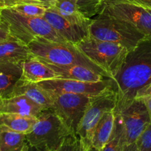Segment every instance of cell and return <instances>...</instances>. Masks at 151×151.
Here are the masks:
<instances>
[{"mask_svg":"<svg viewBox=\"0 0 151 151\" xmlns=\"http://www.w3.org/2000/svg\"><path fill=\"white\" fill-rule=\"evenodd\" d=\"M111 80L117 94L114 114H119L134 101L140 89L151 83V38H146L128 52Z\"/></svg>","mask_w":151,"mask_h":151,"instance_id":"6da1fadb","label":"cell"},{"mask_svg":"<svg viewBox=\"0 0 151 151\" xmlns=\"http://www.w3.org/2000/svg\"><path fill=\"white\" fill-rule=\"evenodd\" d=\"M32 55L54 65H80L108 78L106 72L70 43H60L37 37L28 44Z\"/></svg>","mask_w":151,"mask_h":151,"instance_id":"7a4b0ae2","label":"cell"},{"mask_svg":"<svg viewBox=\"0 0 151 151\" xmlns=\"http://www.w3.org/2000/svg\"><path fill=\"white\" fill-rule=\"evenodd\" d=\"M1 14L10 35L27 45L37 37L69 43L44 18L29 17L11 8H1Z\"/></svg>","mask_w":151,"mask_h":151,"instance_id":"3957f363","label":"cell"},{"mask_svg":"<svg viewBox=\"0 0 151 151\" xmlns=\"http://www.w3.org/2000/svg\"><path fill=\"white\" fill-rule=\"evenodd\" d=\"M71 134H74L52 109L42 111L33 128L27 134L29 145L41 151H55Z\"/></svg>","mask_w":151,"mask_h":151,"instance_id":"277c9868","label":"cell"},{"mask_svg":"<svg viewBox=\"0 0 151 151\" xmlns=\"http://www.w3.org/2000/svg\"><path fill=\"white\" fill-rule=\"evenodd\" d=\"M88 27V35L98 40L119 44L129 51L147 37L126 21L105 15H97Z\"/></svg>","mask_w":151,"mask_h":151,"instance_id":"5b68a950","label":"cell"},{"mask_svg":"<svg viewBox=\"0 0 151 151\" xmlns=\"http://www.w3.org/2000/svg\"><path fill=\"white\" fill-rule=\"evenodd\" d=\"M75 46L111 79L116 75L129 52L120 44L101 41L88 35Z\"/></svg>","mask_w":151,"mask_h":151,"instance_id":"8992f818","label":"cell"},{"mask_svg":"<svg viewBox=\"0 0 151 151\" xmlns=\"http://www.w3.org/2000/svg\"><path fill=\"white\" fill-rule=\"evenodd\" d=\"M117 103V94L109 89L98 95L93 96L77 131V136L83 150L91 147L94 130L103 115L109 111H114Z\"/></svg>","mask_w":151,"mask_h":151,"instance_id":"52a82bcc","label":"cell"},{"mask_svg":"<svg viewBox=\"0 0 151 151\" xmlns=\"http://www.w3.org/2000/svg\"><path fill=\"white\" fill-rule=\"evenodd\" d=\"M98 15L126 21L147 38H151V10L127 0H111L103 6Z\"/></svg>","mask_w":151,"mask_h":151,"instance_id":"ba28073f","label":"cell"},{"mask_svg":"<svg viewBox=\"0 0 151 151\" xmlns=\"http://www.w3.org/2000/svg\"><path fill=\"white\" fill-rule=\"evenodd\" d=\"M52 94L54 103L52 109L71 131L77 135L80 122L93 96L71 93Z\"/></svg>","mask_w":151,"mask_h":151,"instance_id":"9c48e42d","label":"cell"},{"mask_svg":"<svg viewBox=\"0 0 151 151\" xmlns=\"http://www.w3.org/2000/svg\"><path fill=\"white\" fill-rule=\"evenodd\" d=\"M43 88L52 94H86L95 96L102 94L109 89H114V84L111 78L104 79L99 82H85L76 80L55 78L38 83Z\"/></svg>","mask_w":151,"mask_h":151,"instance_id":"30bf717a","label":"cell"},{"mask_svg":"<svg viewBox=\"0 0 151 151\" xmlns=\"http://www.w3.org/2000/svg\"><path fill=\"white\" fill-rule=\"evenodd\" d=\"M123 122L126 134L127 145L135 143L151 124L147 109L140 99L135 98L127 108L119 114Z\"/></svg>","mask_w":151,"mask_h":151,"instance_id":"8fae6325","label":"cell"},{"mask_svg":"<svg viewBox=\"0 0 151 151\" xmlns=\"http://www.w3.org/2000/svg\"><path fill=\"white\" fill-rule=\"evenodd\" d=\"M43 18L60 36L74 45H76L88 35V29L69 22L52 7L47 9Z\"/></svg>","mask_w":151,"mask_h":151,"instance_id":"7c38bea8","label":"cell"},{"mask_svg":"<svg viewBox=\"0 0 151 151\" xmlns=\"http://www.w3.org/2000/svg\"><path fill=\"white\" fill-rule=\"evenodd\" d=\"M44 108L24 95L3 99L0 103V114H15L27 117L38 118Z\"/></svg>","mask_w":151,"mask_h":151,"instance_id":"4fadbf2b","label":"cell"},{"mask_svg":"<svg viewBox=\"0 0 151 151\" xmlns=\"http://www.w3.org/2000/svg\"><path fill=\"white\" fill-rule=\"evenodd\" d=\"M19 95L26 96L44 109H52L54 103V96L50 91L43 88L36 83L22 79L16 83L10 97Z\"/></svg>","mask_w":151,"mask_h":151,"instance_id":"5bb4252c","label":"cell"},{"mask_svg":"<svg viewBox=\"0 0 151 151\" xmlns=\"http://www.w3.org/2000/svg\"><path fill=\"white\" fill-rule=\"evenodd\" d=\"M55 78H59L58 75L43 60L32 55L22 62V80L38 83Z\"/></svg>","mask_w":151,"mask_h":151,"instance_id":"9a60e30c","label":"cell"},{"mask_svg":"<svg viewBox=\"0 0 151 151\" xmlns=\"http://www.w3.org/2000/svg\"><path fill=\"white\" fill-rule=\"evenodd\" d=\"M46 64L58 75L59 78L62 79L76 80L85 82H99L108 78L89 68L80 65H54L48 63H46Z\"/></svg>","mask_w":151,"mask_h":151,"instance_id":"2e32d148","label":"cell"},{"mask_svg":"<svg viewBox=\"0 0 151 151\" xmlns=\"http://www.w3.org/2000/svg\"><path fill=\"white\" fill-rule=\"evenodd\" d=\"M31 56L29 46L12 35L0 43V62L22 63Z\"/></svg>","mask_w":151,"mask_h":151,"instance_id":"e0dca14e","label":"cell"},{"mask_svg":"<svg viewBox=\"0 0 151 151\" xmlns=\"http://www.w3.org/2000/svg\"><path fill=\"white\" fill-rule=\"evenodd\" d=\"M22 75V63L0 62V95L3 99L11 96Z\"/></svg>","mask_w":151,"mask_h":151,"instance_id":"ac0fdd59","label":"cell"},{"mask_svg":"<svg viewBox=\"0 0 151 151\" xmlns=\"http://www.w3.org/2000/svg\"><path fill=\"white\" fill-rule=\"evenodd\" d=\"M37 118L27 117L15 114H0V132L27 134L33 128Z\"/></svg>","mask_w":151,"mask_h":151,"instance_id":"d6986e66","label":"cell"},{"mask_svg":"<svg viewBox=\"0 0 151 151\" xmlns=\"http://www.w3.org/2000/svg\"><path fill=\"white\" fill-rule=\"evenodd\" d=\"M51 7L69 22L88 29L92 19L86 17L79 11L77 0H55V4Z\"/></svg>","mask_w":151,"mask_h":151,"instance_id":"ffe728a7","label":"cell"},{"mask_svg":"<svg viewBox=\"0 0 151 151\" xmlns=\"http://www.w3.org/2000/svg\"><path fill=\"white\" fill-rule=\"evenodd\" d=\"M114 111H106L96 126L91 146L101 151L111 136L114 128Z\"/></svg>","mask_w":151,"mask_h":151,"instance_id":"44dd1931","label":"cell"},{"mask_svg":"<svg viewBox=\"0 0 151 151\" xmlns=\"http://www.w3.org/2000/svg\"><path fill=\"white\" fill-rule=\"evenodd\" d=\"M29 148L27 134L0 132V151H28Z\"/></svg>","mask_w":151,"mask_h":151,"instance_id":"7402d4cb","label":"cell"},{"mask_svg":"<svg viewBox=\"0 0 151 151\" xmlns=\"http://www.w3.org/2000/svg\"><path fill=\"white\" fill-rule=\"evenodd\" d=\"M126 145V134L123 122L119 114H115L113 132L101 151H122Z\"/></svg>","mask_w":151,"mask_h":151,"instance_id":"603a6c76","label":"cell"},{"mask_svg":"<svg viewBox=\"0 0 151 151\" xmlns=\"http://www.w3.org/2000/svg\"><path fill=\"white\" fill-rule=\"evenodd\" d=\"M111 0H77L79 11L84 16L91 19L98 15L103 6Z\"/></svg>","mask_w":151,"mask_h":151,"instance_id":"cb8c5ba5","label":"cell"},{"mask_svg":"<svg viewBox=\"0 0 151 151\" xmlns=\"http://www.w3.org/2000/svg\"><path fill=\"white\" fill-rule=\"evenodd\" d=\"M11 9L19 12L21 14L29 16V17L43 18L47 8L43 6L37 5V4H26L15 6V7H11Z\"/></svg>","mask_w":151,"mask_h":151,"instance_id":"d4e9b609","label":"cell"},{"mask_svg":"<svg viewBox=\"0 0 151 151\" xmlns=\"http://www.w3.org/2000/svg\"><path fill=\"white\" fill-rule=\"evenodd\" d=\"M55 0H0L2 8H11L21 4H37L43 6L46 8H50L55 4Z\"/></svg>","mask_w":151,"mask_h":151,"instance_id":"484cf974","label":"cell"},{"mask_svg":"<svg viewBox=\"0 0 151 151\" xmlns=\"http://www.w3.org/2000/svg\"><path fill=\"white\" fill-rule=\"evenodd\" d=\"M82 149L79 137L75 134H71L55 151H81Z\"/></svg>","mask_w":151,"mask_h":151,"instance_id":"4316f807","label":"cell"},{"mask_svg":"<svg viewBox=\"0 0 151 151\" xmlns=\"http://www.w3.org/2000/svg\"><path fill=\"white\" fill-rule=\"evenodd\" d=\"M136 143L139 151H151V124L145 130Z\"/></svg>","mask_w":151,"mask_h":151,"instance_id":"83f0119b","label":"cell"},{"mask_svg":"<svg viewBox=\"0 0 151 151\" xmlns=\"http://www.w3.org/2000/svg\"><path fill=\"white\" fill-rule=\"evenodd\" d=\"M135 98L140 99L145 103L151 120V83L140 89L137 92Z\"/></svg>","mask_w":151,"mask_h":151,"instance_id":"f1b7e54d","label":"cell"},{"mask_svg":"<svg viewBox=\"0 0 151 151\" xmlns=\"http://www.w3.org/2000/svg\"><path fill=\"white\" fill-rule=\"evenodd\" d=\"M143 7L151 10V0H127Z\"/></svg>","mask_w":151,"mask_h":151,"instance_id":"f546056e","label":"cell"},{"mask_svg":"<svg viewBox=\"0 0 151 151\" xmlns=\"http://www.w3.org/2000/svg\"><path fill=\"white\" fill-rule=\"evenodd\" d=\"M10 36H11V35L9 32L8 29L0 28V43L8 39Z\"/></svg>","mask_w":151,"mask_h":151,"instance_id":"4dcf8cb0","label":"cell"},{"mask_svg":"<svg viewBox=\"0 0 151 151\" xmlns=\"http://www.w3.org/2000/svg\"><path fill=\"white\" fill-rule=\"evenodd\" d=\"M122 151H139L138 147H137V143H132L130 145H126L125 148Z\"/></svg>","mask_w":151,"mask_h":151,"instance_id":"1f68e13d","label":"cell"},{"mask_svg":"<svg viewBox=\"0 0 151 151\" xmlns=\"http://www.w3.org/2000/svg\"><path fill=\"white\" fill-rule=\"evenodd\" d=\"M1 8H0V28L7 29V25H6V24L4 22V21H3V19H2V17H1Z\"/></svg>","mask_w":151,"mask_h":151,"instance_id":"d6a6232c","label":"cell"},{"mask_svg":"<svg viewBox=\"0 0 151 151\" xmlns=\"http://www.w3.org/2000/svg\"><path fill=\"white\" fill-rule=\"evenodd\" d=\"M83 151H100V150H98V149L95 148L94 147H93V146H91V147H90L88 149V150H83Z\"/></svg>","mask_w":151,"mask_h":151,"instance_id":"836d02e7","label":"cell"},{"mask_svg":"<svg viewBox=\"0 0 151 151\" xmlns=\"http://www.w3.org/2000/svg\"><path fill=\"white\" fill-rule=\"evenodd\" d=\"M28 151H41V150H39L38 149H37L36 147H32V146L29 145V150H28Z\"/></svg>","mask_w":151,"mask_h":151,"instance_id":"e575fe53","label":"cell"},{"mask_svg":"<svg viewBox=\"0 0 151 151\" xmlns=\"http://www.w3.org/2000/svg\"><path fill=\"white\" fill-rule=\"evenodd\" d=\"M2 100H3V98L1 97V95H0V103H1V101H2Z\"/></svg>","mask_w":151,"mask_h":151,"instance_id":"d590c367","label":"cell"},{"mask_svg":"<svg viewBox=\"0 0 151 151\" xmlns=\"http://www.w3.org/2000/svg\"><path fill=\"white\" fill-rule=\"evenodd\" d=\"M0 8H2V7H1V3H0Z\"/></svg>","mask_w":151,"mask_h":151,"instance_id":"8d00e7d4","label":"cell"},{"mask_svg":"<svg viewBox=\"0 0 151 151\" xmlns=\"http://www.w3.org/2000/svg\"><path fill=\"white\" fill-rule=\"evenodd\" d=\"M81 151H83V149H82V150H81Z\"/></svg>","mask_w":151,"mask_h":151,"instance_id":"74e56055","label":"cell"}]
</instances>
